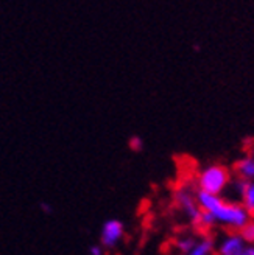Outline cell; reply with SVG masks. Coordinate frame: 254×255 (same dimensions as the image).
<instances>
[{
    "mask_svg": "<svg viewBox=\"0 0 254 255\" xmlns=\"http://www.w3.org/2000/svg\"><path fill=\"white\" fill-rule=\"evenodd\" d=\"M242 255H254V246H247V249L242 252Z\"/></svg>",
    "mask_w": 254,
    "mask_h": 255,
    "instance_id": "obj_14",
    "label": "cell"
},
{
    "mask_svg": "<svg viewBox=\"0 0 254 255\" xmlns=\"http://www.w3.org/2000/svg\"><path fill=\"white\" fill-rule=\"evenodd\" d=\"M89 252H91V255H101V254H103V251H101V248H100V246H97V245L91 246V249H89Z\"/></svg>",
    "mask_w": 254,
    "mask_h": 255,
    "instance_id": "obj_13",
    "label": "cell"
},
{
    "mask_svg": "<svg viewBox=\"0 0 254 255\" xmlns=\"http://www.w3.org/2000/svg\"><path fill=\"white\" fill-rule=\"evenodd\" d=\"M215 224V220L212 218V215L205 212V210H201V223H200V227H212Z\"/></svg>",
    "mask_w": 254,
    "mask_h": 255,
    "instance_id": "obj_11",
    "label": "cell"
},
{
    "mask_svg": "<svg viewBox=\"0 0 254 255\" xmlns=\"http://www.w3.org/2000/svg\"><path fill=\"white\" fill-rule=\"evenodd\" d=\"M247 243L240 234H230L226 235L219 245V255H242L247 249Z\"/></svg>",
    "mask_w": 254,
    "mask_h": 255,
    "instance_id": "obj_5",
    "label": "cell"
},
{
    "mask_svg": "<svg viewBox=\"0 0 254 255\" xmlns=\"http://www.w3.org/2000/svg\"><path fill=\"white\" fill-rule=\"evenodd\" d=\"M230 171L222 165H211L200 173L198 185L200 191H205L209 195L220 196L222 191L230 184Z\"/></svg>",
    "mask_w": 254,
    "mask_h": 255,
    "instance_id": "obj_2",
    "label": "cell"
},
{
    "mask_svg": "<svg viewBox=\"0 0 254 255\" xmlns=\"http://www.w3.org/2000/svg\"><path fill=\"white\" fill-rule=\"evenodd\" d=\"M197 199L201 210H205L212 215L215 223L228 226L231 229H242L251 218L250 212L244 207V204H237L226 201L222 196L209 195L205 191H198Z\"/></svg>",
    "mask_w": 254,
    "mask_h": 255,
    "instance_id": "obj_1",
    "label": "cell"
},
{
    "mask_svg": "<svg viewBox=\"0 0 254 255\" xmlns=\"http://www.w3.org/2000/svg\"><path fill=\"white\" fill-rule=\"evenodd\" d=\"M142 146H144V142H142V138H141V137L134 135V137L130 138V148H131V149H134V151H141Z\"/></svg>",
    "mask_w": 254,
    "mask_h": 255,
    "instance_id": "obj_12",
    "label": "cell"
},
{
    "mask_svg": "<svg viewBox=\"0 0 254 255\" xmlns=\"http://www.w3.org/2000/svg\"><path fill=\"white\" fill-rule=\"evenodd\" d=\"M123 232H125V227L122 224V221L119 220H108L103 227H101V235H100V240H101V245L108 249H112L119 245V241L122 240L123 237Z\"/></svg>",
    "mask_w": 254,
    "mask_h": 255,
    "instance_id": "obj_4",
    "label": "cell"
},
{
    "mask_svg": "<svg viewBox=\"0 0 254 255\" xmlns=\"http://www.w3.org/2000/svg\"><path fill=\"white\" fill-rule=\"evenodd\" d=\"M236 170L244 181L253 182V179H254V157L248 156V157H244L242 160H239L236 165Z\"/></svg>",
    "mask_w": 254,
    "mask_h": 255,
    "instance_id": "obj_6",
    "label": "cell"
},
{
    "mask_svg": "<svg viewBox=\"0 0 254 255\" xmlns=\"http://www.w3.org/2000/svg\"><path fill=\"white\" fill-rule=\"evenodd\" d=\"M212 251H214V241L211 238H203V240L197 241L194 249L187 255H211Z\"/></svg>",
    "mask_w": 254,
    "mask_h": 255,
    "instance_id": "obj_8",
    "label": "cell"
},
{
    "mask_svg": "<svg viewBox=\"0 0 254 255\" xmlns=\"http://www.w3.org/2000/svg\"><path fill=\"white\" fill-rule=\"evenodd\" d=\"M197 245V241L194 240V238H190V237H186V238H180L176 241V246H178V249H180L183 254H189L190 251L194 249V246Z\"/></svg>",
    "mask_w": 254,
    "mask_h": 255,
    "instance_id": "obj_10",
    "label": "cell"
},
{
    "mask_svg": "<svg viewBox=\"0 0 254 255\" xmlns=\"http://www.w3.org/2000/svg\"><path fill=\"white\" fill-rule=\"evenodd\" d=\"M242 204L244 207L251 213H254V181L253 182H245V187H244V193H242Z\"/></svg>",
    "mask_w": 254,
    "mask_h": 255,
    "instance_id": "obj_7",
    "label": "cell"
},
{
    "mask_svg": "<svg viewBox=\"0 0 254 255\" xmlns=\"http://www.w3.org/2000/svg\"><path fill=\"white\" fill-rule=\"evenodd\" d=\"M240 237L244 238L245 243L254 245V220H250L242 229H240Z\"/></svg>",
    "mask_w": 254,
    "mask_h": 255,
    "instance_id": "obj_9",
    "label": "cell"
},
{
    "mask_svg": "<svg viewBox=\"0 0 254 255\" xmlns=\"http://www.w3.org/2000/svg\"><path fill=\"white\" fill-rule=\"evenodd\" d=\"M176 204H178V207L186 213L187 218L192 221V224L200 227L201 207L198 204L197 196H194L192 193H190V190H187V188H180L176 191Z\"/></svg>",
    "mask_w": 254,
    "mask_h": 255,
    "instance_id": "obj_3",
    "label": "cell"
}]
</instances>
